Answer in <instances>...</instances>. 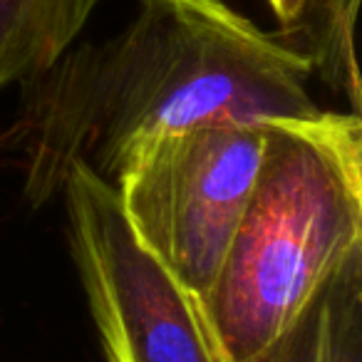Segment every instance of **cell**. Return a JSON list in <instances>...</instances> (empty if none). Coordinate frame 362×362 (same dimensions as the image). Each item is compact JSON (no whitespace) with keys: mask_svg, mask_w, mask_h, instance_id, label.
I'll return each mask as SVG.
<instances>
[{"mask_svg":"<svg viewBox=\"0 0 362 362\" xmlns=\"http://www.w3.org/2000/svg\"><path fill=\"white\" fill-rule=\"evenodd\" d=\"M310 60L228 0H139L122 30L75 42L25 80V199L60 197L72 164L112 184L132 144L218 119L308 117Z\"/></svg>","mask_w":362,"mask_h":362,"instance_id":"6da1fadb","label":"cell"},{"mask_svg":"<svg viewBox=\"0 0 362 362\" xmlns=\"http://www.w3.org/2000/svg\"><path fill=\"white\" fill-rule=\"evenodd\" d=\"M268 6H271V13L276 16L281 30H288L298 21L305 0H268Z\"/></svg>","mask_w":362,"mask_h":362,"instance_id":"ba28073f","label":"cell"},{"mask_svg":"<svg viewBox=\"0 0 362 362\" xmlns=\"http://www.w3.org/2000/svg\"><path fill=\"white\" fill-rule=\"evenodd\" d=\"M263 122L218 119L129 146L112 189L132 236L194 296H209L263 159Z\"/></svg>","mask_w":362,"mask_h":362,"instance_id":"3957f363","label":"cell"},{"mask_svg":"<svg viewBox=\"0 0 362 362\" xmlns=\"http://www.w3.org/2000/svg\"><path fill=\"white\" fill-rule=\"evenodd\" d=\"M102 0H0V90L47 70Z\"/></svg>","mask_w":362,"mask_h":362,"instance_id":"5b68a950","label":"cell"},{"mask_svg":"<svg viewBox=\"0 0 362 362\" xmlns=\"http://www.w3.org/2000/svg\"><path fill=\"white\" fill-rule=\"evenodd\" d=\"M60 197L72 261L107 362H231L202 298L132 236L112 184L72 164Z\"/></svg>","mask_w":362,"mask_h":362,"instance_id":"277c9868","label":"cell"},{"mask_svg":"<svg viewBox=\"0 0 362 362\" xmlns=\"http://www.w3.org/2000/svg\"><path fill=\"white\" fill-rule=\"evenodd\" d=\"M313 362H362V248L322 288Z\"/></svg>","mask_w":362,"mask_h":362,"instance_id":"8992f818","label":"cell"},{"mask_svg":"<svg viewBox=\"0 0 362 362\" xmlns=\"http://www.w3.org/2000/svg\"><path fill=\"white\" fill-rule=\"evenodd\" d=\"M317 303H320V296L303 310V315L276 342H271L251 362H313V347H315V327H317Z\"/></svg>","mask_w":362,"mask_h":362,"instance_id":"52a82bcc","label":"cell"},{"mask_svg":"<svg viewBox=\"0 0 362 362\" xmlns=\"http://www.w3.org/2000/svg\"><path fill=\"white\" fill-rule=\"evenodd\" d=\"M263 159L204 310L231 362H251L362 248V117L263 119Z\"/></svg>","mask_w":362,"mask_h":362,"instance_id":"7a4b0ae2","label":"cell"}]
</instances>
